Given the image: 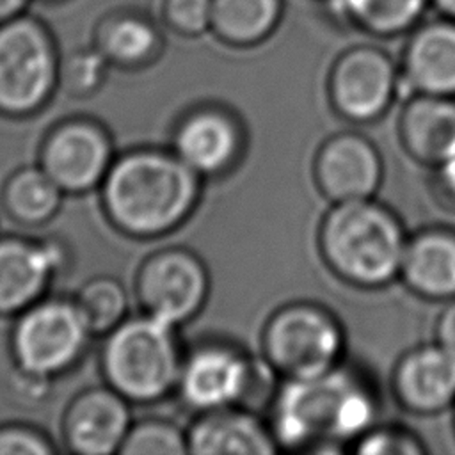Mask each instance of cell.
<instances>
[{"label":"cell","mask_w":455,"mask_h":455,"mask_svg":"<svg viewBox=\"0 0 455 455\" xmlns=\"http://www.w3.org/2000/svg\"><path fill=\"white\" fill-rule=\"evenodd\" d=\"M379 396L355 368L339 366L290 379L270 400V430L279 450L341 451L377 425Z\"/></svg>","instance_id":"obj_1"},{"label":"cell","mask_w":455,"mask_h":455,"mask_svg":"<svg viewBox=\"0 0 455 455\" xmlns=\"http://www.w3.org/2000/svg\"><path fill=\"white\" fill-rule=\"evenodd\" d=\"M201 180L172 149H128L116 155L100 185L101 208L124 236L160 238L190 219L201 199Z\"/></svg>","instance_id":"obj_2"},{"label":"cell","mask_w":455,"mask_h":455,"mask_svg":"<svg viewBox=\"0 0 455 455\" xmlns=\"http://www.w3.org/2000/svg\"><path fill=\"white\" fill-rule=\"evenodd\" d=\"M409 235L398 215L375 197L334 203L323 213L316 243L332 275L359 290H379L400 275Z\"/></svg>","instance_id":"obj_3"},{"label":"cell","mask_w":455,"mask_h":455,"mask_svg":"<svg viewBox=\"0 0 455 455\" xmlns=\"http://www.w3.org/2000/svg\"><path fill=\"white\" fill-rule=\"evenodd\" d=\"M178 327L148 313L128 315L103 336L100 370L130 403H155L176 391L183 350Z\"/></svg>","instance_id":"obj_4"},{"label":"cell","mask_w":455,"mask_h":455,"mask_svg":"<svg viewBox=\"0 0 455 455\" xmlns=\"http://www.w3.org/2000/svg\"><path fill=\"white\" fill-rule=\"evenodd\" d=\"M259 347L261 359L279 379H309L345 363L347 334L331 309L297 300L270 313Z\"/></svg>","instance_id":"obj_5"},{"label":"cell","mask_w":455,"mask_h":455,"mask_svg":"<svg viewBox=\"0 0 455 455\" xmlns=\"http://www.w3.org/2000/svg\"><path fill=\"white\" fill-rule=\"evenodd\" d=\"M60 55L50 28L20 14L0 25V116L25 119L43 110L59 89Z\"/></svg>","instance_id":"obj_6"},{"label":"cell","mask_w":455,"mask_h":455,"mask_svg":"<svg viewBox=\"0 0 455 455\" xmlns=\"http://www.w3.org/2000/svg\"><path fill=\"white\" fill-rule=\"evenodd\" d=\"M91 338L75 299L43 297L16 315L9 345L16 368L55 379L82 359Z\"/></svg>","instance_id":"obj_7"},{"label":"cell","mask_w":455,"mask_h":455,"mask_svg":"<svg viewBox=\"0 0 455 455\" xmlns=\"http://www.w3.org/2000/svg\"><path fill=\"white\" fill-rule=\"evenodd\" d=\"M277 375L261 359H252L240 347L212 339L194 345L183 354L176 391L185 407L196 414L249 402L259 389Z\"/></svg>","instance_id":"obj_8"},{"label":"cell","mask_w":455,"mask_h":455,"mask_svg":"<svg viewBox=\"0 0 455 455\" xmlns=\"http://www.w3.org/2000/svg\"><path fill=\"white\" fill-rule=\"evenodd\" d=\"M210 284L201 256L187 247H165L140 263L133 295L142 313L180 327L201 313Z\"/></svg>","instance_id":"obj_9"},{"label":"cell","mask_w":455,"mask_h":455,"mask_svg":"<svg viewBox=\"0 0 455 455\" xmlns=\"http://www.w3.org/2000/svg\"><path fill=\"white\" fill-rule=\"evenodd\" d=\"M400 71L377 46H354L343 52L327 78L329 103L338 117L352 124L380 119L400 91Z\"/></svg>","instance_id":"obj_10"},{"label":"cell","mask_w":455,"mask_h":455,"mask_svg":"<svg viewBox=\"0 0 455 455\" xmlns=\"http://www.w3.org/2000/svg\"><path fill=\"white\" fill-rule=\"evenodd\" d=\"M114 158L112 139L103 124L71 117L48 130L37 165L64 194H85L100 188Z\"/></svg>","instance_id":"obj_11"},{"label":"cell","mask_w":455,"mask_h":455,"mask_svg":"<svg viewBox=\"0 0 455 455\" xmlns=\"http://www.w3.org/2000/svg\"><path fill=\"white\" fill-rule=\"evenodd\" d=\"M69 263L71 252L59 238L0 236V316H16L43 299Z\"/></svg>","instance_id":"obj_12"},{"label":"cell","mask_w":455,"mask_h":455,"mask_svg":"<svg viewBox=\"0 0 455 455\" xmlns=\"http://www.w3.org/2000/svg\"><path fill=\"white\" fill-rule=\"evenodd\" d=\"M171 149L201 178H217L229 172L242 158L245 130L229 108L199 105L174 124Z\"/></svg>","instance_id":"obj_13"},{"label":"cell","mask_w":455,"mask_h":455,"mask_svg":"<svg viewBox=\"0 0 455 455\" xmlns=\"http://www.w3.org/2000/svg\"><path fill=\"white\" fill-rule=\"evenodd\" d=\"M313 180L331 204L375 197L384 180L382 153L359 132H338L316 149Z\"/></svg>","instance_id":"obj_14"},{"label":"cell","mask_w":455,"mask_h":455,"mask_svg":"<svg viewBox=\"0 0 455 455\" xmlns=\"http://www.w3.org/2000/svg\"><path fill=\"white\" fill-rule=\"evenodd\" d=\"M130 402L110 386L76 393L62 416V439L76 455H112L132 427Z\"/></svg>","instance_id":"obj_15"},{"label":"cell","mask_w":455,"mask_h":455,"mask_svg":"<svg viewBox=\"0 0 455 455\" xmlns=\"http://www.w3.org/2000/svg\"><path fill=\"white\" fill-rule=\"evenodd\" d=\"M391 393L411 414L434 416L455 405V352L435 339L403 352L391 371Z\"/></svg>","instance_id":"obj_16"},{"label":"cell","mask_w":455,"mask_h":455,"mask_svg":"<svg viewBox=\"0 0 455 455\" xmlns=\"http://www.w3.org/2000/svg\"><path fill=\"white\" fill-rule=\"evenodd\" d=\"M185 432L192 455H270L279 450L268 421L243 405L201 412Z\"/></svg>","instance_id":"obj_17"},{"label":"cell","mask_w":455,"mask_h":455,"mask_svg":"<svg viewBox=\"0 0 455 455\" xmlns=\"http://www.w3.org/2000/svg\"><path fill=\"white\" fill-rule=\"evenodd\" d=\"M400 82L411 94L455 98V20L419 27L409 39Z\"/></svg>","instance_id":"obj_18"},{"label":"cell","mask_w":455,"mask_h":455,"mask_svg":"<svg viewBox=\"0 0 455 455\" xmlns=\"http://www.w3.org/2000/svg\"><path fill=\"white\" fill-rule=\"evenodd\" d=\"M398 137L414 162L432 169L455 155V98L411 94L398 116Z\"/></svg>","instance_id":"obj_19"},{"label":"cell","mask_w":455,"mask_h":455,"mask_svg":"<svg viewBox=\"0 0 455 455\" xmlns=\"http://www.w3.org/2000/svg\"><path fill=\"white\" fill-rule=\"evenodd\" d=\"M398 279L419 299L434 302L455 299V231L427 228L411 235Z\"/></svg>","instance_id":"obj_20"},{"label":"cell","mask_w":455,"mask_h":455,"mask_svg":"<svg viewBox=\"0 0 455 455\" xmlns=\"http://www.w3.org/2000/svg\"><path fill=\"white\" fill-rule=\"evenodd\" d=\"M94 46L112 68L140 69L158 59L162 34L144 12L117 11L103 18L98 25Z\"/></svg>","instance_id":"obj_21"},{"label":"cell","mask_w":455,"mask_h":455,"mask_svg":"<svg viewBox=\"0 0 455 455\" xmlns=\"http://www.w3.org/2000/svg\"><path fill=\"white\" fill-rule=\"evenodd\" d=\"M62 197L64 192L39 165L12 171L0 190V204L5 215L28 228L50 222L57 215Z\"/></svg>","instance_id":"obj_22"},{"label":"cell","mask_w":455,"mask_h":455,"mask_svg":"<svg viewBox=\"0 0 455 455\" xmlns=\"http://www.w3.org/2000/svg\"><path fill=\"white\" fill-rule=\"evenodd\" d=\"M281 18V0H213L212 30L228 44L263 41Z\"/></svg>","instance_id":"obj_23"},{"label":"cell","mask_w":455,"mask_h":455,"mask_svg":"<svg viewBox=\"0 0 455 455\" xmlns=\"http://www.w3.org/2000/svg\"><path fill=\"white\" fill-rule=\"evenodd\" d=\"M73 299L92 336H105L128 316V291L112 275L85 281Z\"/></svg>","instance_id":"obj_24"},{"label":"cell","mask_w":455,"mask_h":455,"mask_svg":"<svg viewBox=\"0 0 455 455\" xmlns=\"http://www.w3.org/2000/svg\"><path fill=\"white\" fill-rule=\"evenodd\" d=\"M348 16L377 36H395L411 28L430 0H343Z\"/></svg>","instance_id":"obj_25"},{"label":"cell","mask_w":455,"mask_h":455,"mask_svg":"<svg viewBox=\"0 0 455 455\" xmlns=\"http://www.w3.org/2000/svg\"><path fill=\"white\" fill-rule=\"evenodd\" d=\"M188 453L187 432L162 418L132 423L119 455H183Z\"/></svg>","instance_id":"obj_26"},{"label":"cell","mask_w":455,"mask_h":455,"mask_svg":"<svg viewBox=\"0 0 455 455\" xmlns=\"http://www.w3.org/2000/svg\"><path fill=\"white\" fill-rule=\"evenodd\" d=\"M110 68V62L94 44L78 48L60 59L59 87L71 98H87L101 89Z\"/></svg>","instance_id":"obj_27"},{"label":"cell","mask_w":455,"mask_h":455,"mask_svg":"<svg viewBox=\"0 0 455 455\" xmlns=\"http://www.w3.org/2000/svg\"><path fill=\"white\" fill-rule=\"evenodd\" d=\"M359 455H423L425 443L400 425H373L352 446Z\"/></svg>","instance_id":"obj_28"},{"label":"cell","mask_w":455,"mask_h":455,"mask_svg":"<svg viewBox=\"0 0 455 455\" xmlns=\"http://www.w3.org/2000/svg\"><path fill=\"white\" fill-rule=\"evenodd\" d=\"M213 0H165L164 18L183 36H199L212 28Z\"/></svg>","instance_id":"obj_29"},{"label":"cell","mask_w":455,"mask_h":455,"mask_svg":"<svg viewBox=\"0 0 455 455\" xmlns=\"http://www.w3.org/2000/svg\"><path fill=\"white\" fill-rule=\"evenodd\" d=\"M55 446L46 434L25 423L0 425V455H52Z\"/></svg>","instance_id":"obj_30"},{"label":"cell","mask_w":455,"mask_h":455,"mask_svg":"<svg viewBox=\"0 0 455 455\" xmlns=\"http://www.w3.org/2000/svg\"><path fill=\"white\" fill-rule=\"evenodd\" d=\"M12 377H11V391L12 395L25 402V403H36V402H43L50 389H52V382L53 379L43 377V375H36V373H28L23 371L20 368H12Z\"/></svg>","instance_id":"obj_31"},{"label":"cell","mask_w":455,"mask_h":455,"mask_svg":"<svg viewBox=\"0 0 455 455\" xmlns=\"http://www.w3.org/2000/svg\"><path fill=\"white\" fill-rule=\"evenodd\" d=\"M434 194L448 208L455 210V155L434 167Z\"/></svg>","instance_id":"obj_32"},{"label":"cell","mask_w":455,"mask_h":455,"mask_svg":"<svg viewBox=\"0 0 455 455\" xmlns=\"http://www.w3.org/2000/svg\"><path fill=\"white\" fill-rule=\"evenodd\" d=\"M435 341L455 352V299L448 300L435 320Z\"/></svg>","instance_id":"obj_33"},{"label":"cell","mask_w":455,"mask_h":455,"mask_svg":"<svg viewBox=\"0 0 455 455\" xmlns=\"http://www.w3.org/2000/svg\"><path fill=\"white\" fill-rule=\"evenodd\" d=\"M30 0H0V25L23 14Z\"/></svg>","instance_id":"obj_34"},{"label":"cell","mask_w":455,"mask_h":455,"mask_svg":"<svg viewBox=\"0 0 455 455\" xmlns=\"http://www.w3.org/2000/svg\"><path fill=\"white\" fill-rule=\"evenodd\" d=\"M435 9L443 12L446 18L455 20V0H432Z\"/></svg>","instance_id":"obj_35"},{"label":"cell","mask_w":455,"mask_h":455,"mask_svg":"<svg viewBox=\"0 0 455 455\" xmlns=\"http://www.w3.org/2000/svg\"><path fill=\"white\" fill-rule=\"evenodd\" d=\"M453 409H455V405H453Z\"/></svg>","instance_id":"obj_36"}]
</instances>
